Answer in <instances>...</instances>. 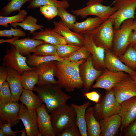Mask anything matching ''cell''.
Here are the masks:
<instances>
[{
	"instance_id": "cell-46",
	"label": "cell",
	"mask_w": 136,
	"mask_h": 136,
	"mask_svg": "<svg viewBox=\"0 0 136 136\" xmlns=\"http://www.w3.org/2000/svg\"><path fill=\"white\" fill-rule=\"evenodd\" d=\"M125 129L124 136H136V119Z\"/></svg>"
},
{
	"instance_id": "cell-6",
	"label": "cell",
	"mask_w": 136,
	"mask_h": 136,
	"mask_svg": "<svg viewBox=\"0 0 136 136\" xmlns=\"http://www.w3.org/2000/svg\"><path fill=\"white\" fill-rule=\"evenodd\" d=\"M103 2V0H89L86 3V7L70 12L82 18L89 15H93L106 20L115 12L117 9L115 6L104 5L102 4Z\"/></svg>"
},
{
	"instance_id": "cell-29",
	"label": "cell",
	"mask_w": 136,
	"mask_h": 136,
	"mask_svg": "<svg viewBox=\"0 0 136 136\" xmlns=\"http://www.w3.org/2000/svg\"><path fill=\"white\" fill-rule=\"evenodd\" d=\"M64 59L58 55L41 56L30 54L27 56L26 62L30 67H35L43 63L53 61L63 62Z\"/></svg>"
},
{
	"instance_id": "cell-32",
	"label": "cell",
	"mask_w": 136,
	"mask_h": 136,
	"mask_svg": "<svg viewBox=\"0 0 136 136\" xmlns=\"http://www.w3.org/2000/svg\"><path fill=\"white\" fill-rule=\"evenodd\" d=\"M46 5H50L66 9L70 6L67 0H32L30 2L27 8L29 9L38 8Z\"/></svg>"
},
{
	"instance_id": "cell-49",
	"label": "cell",
	"mask_w": 136,
	"mask_h": 136,
	"mask_svg": "<svg viewBox=\"0 0 136 136\" xmlns=\"http://www.w3.org/2000/svg\"><path fill=\"white\" fill-rule=\"evenodd\" d=\"M21 136H27L26 131L25 129H23L21 130Z\"/></svg>"
},
{
	"instance_id": "cell-45",
	"label": "cell",
	"mask_w": 136,
	"mask_h": 136,
	"mask_svg": "<svg viewBox=\"0 0 136 136\" xmlns=\"http://www.w3.org/2000/svg\"><path fill=\"white\" fill-rule=\"evenodd\" d=\"M83 94L86 98L96 103H98L100 99L101 95L95 91L84 92Z\"/></svg>"
},
{
	"instance_id": "cell-24",
	"label": "cell",
	"mask_w": 136,
	"mask_h": 136,
	"mask_svg": "<svg viewBox=\"0 0 136 136\" xmlns=\"http://www.w3.org/2000/svg\"><path fill=\"white\" fill-rule=\"evenodd\" d=\"M32 38L43 41L45 43L56 46L67 44L65 39L62 36L50 28H46L41 31L35 32L33 34Z\"/></svg>"
},
{
	"instance_id": "cell-42",
	"label": "cell",
	"mask_w": 136,
	"mask_h": 136,
	"mask_svg": "<svg viewBox=\"0 0 136 136\" xmlns=\"http://www.w3.org/2000/svg\"><path fill=\"white\" fill-rule=\"evenodd\" d=\"M26 35V33L21 29L17 27L13 28L11 27L9 30H0V36L1 37H6L8 38H11L12 36L24 37Z\"/></svg>"
},
{
	"instance_id": "cell-31",
	"label": "cell",
	"mask_w": 136,
	"mask_h": 136,
	"mask_svg": "<svg viewBox=\"0 0 136 136\" xmlns=\"http://www.w3.org/2000/svg\"><path fill=\"white\" fill-rule=\"evenodd\" d=\"M37 19L30 15L27 16L25 19L21 22L11 23L10 24L11 26L15 28H16L18 26H20L24 30L29 31V34H33L36 30H43V26L37 24Z\"/></svg>"
},
{
	"instance_id": "cell-2",
	"label": "cell",
	"mask_w": 136,
	"mask_h": 136,
	"mask_svg": "<svg viewBox=\"0 0 136 136\" xmlns=\"http://www.w3.org/2000/svg\"><path fill=\"white\" fill-rule=\"evenodd\" d=\"M58 85H47L35 87L33 89L46 106L47 112L50 113L63 105L72 97Z\"/></svg>"
},
{
	"instance_id": "cell-41",
	"label": "cell",
	"mask_w": 136,
	"mask_h": 136,
	"mask_svg": "<svg viewBox=\"0 0 136 136\" xmlns=\"http://www.w3.org/2000/svg\"><path fill=\"white\" fill-rule=\"evenodd\" d=\"M12 101L11 92L8 83L5 81L0 88V104H5Z\"/></svg>"
},
{
	"instance_id": "cell-53",
	"label": "cell",
	"mask_w": 136,
	"mask_h": 136,
	"mask_svg": "<svg viewBox=\"0 0 136 136\" xmlns=\"http://www.w3.org/2000/svg\"><path fill=\"white\" fill-rule=\"evenodd\" d=\"M132 46L136 50V44Z\"/></svg>"
},
{
	"instance_id": "cell-23",
	"label": "cell",
	"mask_w": 136,
	"mask_h": 136,
	"mask_svg": "<svg viewBox=\"0 0 136 136\" xmlns=\"http://www.w3.org/2000/svg\"><path fill=\"white\" fill-rule=\"evenodd\" d=\"M99 121L101 128L100 136H115L121 125L122 120L118 114H116Z\"/></svg>"
},
{
	"instance_id": "cell-55",
	"label": "cell",
	"mask_w": 136,
	"mask_h": 136,
	"mask_svg": "<svg viewBox=\"0 0 136 136\" xmlns=\"http://www.w3.org/2000/svg\"></svg>"
},
{
	"instance_id": "cell-8",
	"label": "cell",
	"mask_w": 136,
	"mask_h": 136,
	"mask_svg": "<svg viewBox=\"0 0 136 136\" xmlns=\"http://www.w3.org/2000/svg\"><path fill=\"white\" fill-rule=\"evenodd\" d=\"M113 4L117 10L108 18L113 20L114 29H119L125 20L135 18L136 0H115Z\"/></svg>"
},
{
	"instance_id": "cell-5",
	"label": "cell",
	"mask_w": 136,
	"mask_h": 136,
	"mask_svg": "<svg viewBox=\"0 0 136 136\" xmlns=\"http://www.w3.org/2000/svg\"><path fill=\"white\" fill-rule=\"evenodd\" d=\"M133 20L132 19H127L122 23L119 29H114L111 51L117 57L123 54L129 46L128 39L133 30Z\"/></svg>"
},
{
	"instance_id": "cell-47",
	"label": "cell",
	"mask_w": 136,
	"mask_h": 136,
	"mask_svg": "<svg viewBox=\"0 0 136 136\" xmlns=\"http://www.w3.org/2000/svg\"><path fill=\"white\" fill-rule=\"evenodd\" d=\"M8 76V72L7 68L5 67L1 66L0 67V88L6 80Z\"/></svg>"
},
{
	"instance_id": "cell-13",
	"label": "cell",
	"mask_w": 136,
	"mask_h": 136,
	"mask_svg": "<svg viewBox=\"0 0 136 136\" xmlns=\"http://www.w3.org/2000/svg\"><path fill=\"white\" fill-rule=\"evenodd\" d=\"M105 68L92 88H101L109 90L129 75L123 71L114 72Z\"/></svg>"
},
{
	"instance_id": "cell-19",
	"label": "cell",
	"mask_w": 136,
	"mask_h": 136,
	"mask_svg": "<svg viewBox=\"0 0 136 136\" xmlns=\"http://www.w3.org/2000/svg\"><path fill=\"white\" fill-rule=\"evenodd\" d=\"M121 104L118 114L122 120V129L126 128L136 119V96L125 101Z\"/></svg>"
},
{
	"instance_id": "cell-43",
	"label": "cell",
	"mask_w": 136,
	"mask_h": 136,
	"mask_svg": "<svg viewBox=\"0 0 136 136\" xmlns=\"http://www.w3.org/2000/svg\"><path fill=\"white\" fill-rule=\"evenodd\" d=\"M78 127L74 123L64 129L59 136H81Z\"/></svg>"
},
{
	"instance_id": "cell-27",
	"label": "cell",
	"mask_w": 136,
	"mask_h": 136,
	"mask_svg": "<svg viewBox=\"0 0 136 136\" xmlns=\"http://www.w3.org/2000/svg\"><path fill=\"white\" fill-rule=\"evenodd\" d=\"M85 119L88 136H100L101 133L100 125L99 121L94 116L93 107H89L85 112Z\"/></svg>"
},
{
	"instance_id": "cell-30",
	"label": "cell",
	"mask_w": 136,
	"mask_h": 136,
	"mask_svg": "<svg viewBox=\"0 0 136 136\" xmlns=\"http://www.w3.org/2000/svg\"><path fill=\"white\" fill-rule=\"evenodd\" d=\"M39 79V75L35 68L24 71L21 75L22 84L25 89L33 91Z\"/></svg>"
},
{
	"instance_id": "cell-44",
	"label": "cell",
	"mask_w": 136,
	"mask_h": 136,
	"mask_svg": "<svg viewBox=\"0 0 136 136\" xmlns=\"http://www.w3.org/2000/svg\"><path fill=\"white\" fill-rule=\"evenodd\" d=\"M11 127L10 123H4L0 121V128L2 130L6 136H15L21 132V130L16 131H13L11 128Z\"/></svg>"
},
{
	"instance_id": "cell-34",
	"label": "cell",
	"mask_w": 136,
	"mask_h": 136,
	"mask_svg": "<svg viewBox=\"0 0 136 136\" xmlns=\"http://www.w3.org/2000/svg\"><path fill=\"white\" fill-rule=\"evenodd\" d=\"M32 0H11L0 10L1 16H7L15 11H19L26 2Z\"/></svg>"
},
{
	"instance_id": "cell-40",
	"label": "cell",
	"mask_w": 136,
	"mask_h": 136,
	"mask_svg": "<svg viewBox=\"0 0 136 136\" xmlns=\"http://www.w3.org/2000/svg\"><path fill=\"white\" fill-rule=\"evenodd\" d=\"M41 14L48 20H51L57 15L58 7L50 5H46L39 7Z\"/></svg>"
},
{
	"instance_id": "cell-9",
	"label": "cell",
	"mask_w": 136,
	"mask_h": 136,
	"mask_svg": "<svg viewBox=\"0 0 136 136\" xmlns=\"http://www.w3.org/2000/svg\"><path fill=\"white\" fill-rule=\"evenodd\" d=\"M10 45V48L6 49V54L3 59L2 66L13 69L21 75L24 71L35 68L27 64V56H22L18 52L13 45L11 44Z\"/></svg>"
},
{
	"instance_id": "cell-14",
	"label": "cell",
	"mask_w": 136,
	"mask_h": 136,
	"mask_svg": "<svg viewBox=\"0 0 136 136\" xmlns=\"http://www.w3.org/2000/svg\"><path fill=\"white\" fill-rule=\"evenodd\" d=\"M19 119L22 122L27 136H38L39 133L36 110H28L22 103H20Z\"/></svg>"
},
{
	"instance_id": "cell-15",
	"label": "cell",
	"mask_w": 136,
	"mask_h": 136,
	"mask_svg": "<svg viewBox=\"0 0 136 136\" xmlns=\"http://www.w3.org/2000/svg\"><path fill=\"white\" fill-rule=\"evenodd\" d=\"M57 61H53L40 64L35 67L39 77L36 84L38 86L47 85H58L57 81L54 78Z\"/></svg>"
},
{
	"instance_id": "cell-7",
	"label": "cell",
	"mask_w": 136,
	"mask_h": 136,
	"mask_svg": "<svg viewBox=\"0 0 136 136\" xmlns=\"http://www.w3.org/2000/svg\"><path fill=\"white\" fill-rule=\"evenodd\" d=\"M113 20L108 18L90 33L96 44L105 50H112L114 31Z\"/></svg>"
},
{
	"instance_id": "cell-51",
	"label": "cell",
	"mask_w": 136,
	"mask_h": 136,
	"mask_svg": "<svg viewBox=\"0 0 136 136\" xmlns=\"http://www.w3.org/2000/svg\"><path fill=\"white\" fill-rule=\"evenodd\" d=\"M0 136H6L2 130L0 128Z\"/></svg>"
},
{
	"instance_id": "cell-16",
	"label": "cell",
	"mask_w": 136,
	"mask_h": 136,
	"mask_svg": "<svg viewBox=\"0 0 136 136\" xmlns=\"http://www.w3.org/2000/svg\"><path fill=\"white\" fill-rule=\"evenodd\" d=\"M83 36L84 45L87 48L92 54L94 67L99 70L105 68L104 59L105 50L103 47L96 44L90 33L85 34Z\"/></svg>"
},
{
	"instance_id": "cell-26",
	"label": "cell",
	"mask_w": 136,
	"mask_h": 136,
	"mask_svg": "<svg viewBox=\"0 0 136 136\" xmlns=\"http://www.w3.org/2000/svg\"><path fill=\"white\" fill-rule=\"evenodd\" d=\"M105 20L97 17L87 18L83 21L76 22L72 30L74 32L82 35L90 33Z\"/></svg>"
},
{
	"instance_id": "cell-11",
	"label": "cell",
	"mask_w": 136,
	"mask_h": 136,
	"mask_svg": "<svg viewBox=\"0 0 136 136\" xmlns=\"http://www.w3.org/2000/svg\"><path fill=\"white\" fill-rule=\"evenodd\" d=\"M19 37H14L8 39H1L0 43H8L12 44L17 51L24 56H27L33 53L39 45L45 42L43 41L31 38L29 37L19 39Z\"/></svg>"
},
{
	"instance_id": "cell-54",
	"label": "cell",
	"mask_w": 136,
	"mask_h": 136,
	"mask_svg": "<svg viewBox=\"0 0 136 136\" xmlns=\"http://www.w3.org/2000/svg\"><path fill=\"white\" fill-rule=\"evenodd\" d=\"M8 1H10L11 0H8Z\"/></svg>"
},
{
	"instance_id": "cell-12",
	"label": "cell",
	"mask_w": 136,
	"mask_h": 136,
	"mask_svg": "<svg viewBox=\"0 0 136 136\" xmlns=\"http://www.w3.org/2000/svg\"><path fill=\"white\" fill-rule=\"evenodd\" d=\"M112 89L116 99L120 104L136 96V83L129 75L115 85Z\"/></svg>"
},
{
	"instance_id": "cell-1",
	"label": "cell",
	"mask_w": 136,
	"mask_h": 136,
	"mask_svg": "<svg viewBox=\"0 0 136 136\" xmlns=\"http://www.w3.org/2000/svg\"><path fill=\"white\" fill-rule=\"evenodd\" d=\"M85 61H57L54 75L58 79V85L69 92H72L75 89H82L83 85L80 74L79 66Z\"/></svg>"
},
{
	"instance_id": "cell-36",
	"label": "cell",
	"mask_w": 136,
	"mask_h": 136,
	"mask_svg": "<svg viewBox=\"0 0 136 136\" xmlns=\"http://www.w3.org/2000/svg\"><path fill=\"white\" fill-rule=\"evenodd\" d=\"M57 16L61 18L64 25L70 30H72L76 22V16L69 13L66 9L58 7Z\"/></svg>"
},
{
	"instance_id": "cell-10",
	"label": "cell",
	"mask_w": 136,
	"mask_h": 136,
	"mask_svg": "<svg viewBox=\"0 0 136 136\" xmlns=\"http://www.w3.org/2000/svg\"><path fill=\"white\" fill-rule=\"evenodd\" d=\"M103 70H98L94 67L91 54L88 58L79 66V72L83 83V91L90 90L94 82L102 74Z\"/></svg>"
},
{
	"instance_id": "cell-38",
	"label": "cell",
	"mask_w": 136,
	"mask_h": 136,
	"mask_svg": "<svg viewBox=\"0 0 136 136\" xmlns=\"http://www.w3.org/2000/svg\"><path fill=\"white\" fill-rule=\"evenodd\" d=\"M91 54L84 45L81 47L68 57L64 59L63 62H74L87 60Z\"/></svg>"
},
{
	"instance_id": "cell-48",
	"label": "cell",
	"mask_w": 136,
	"mask_h": 136,
	"mask_svg": "<svg viewBox=\"0 0 136 136\" xmlns=\"http://www.w3.org/2000/svg\"><path fill=\"white\" fill-rule=\"evenodd\" d=\"M129 46H132L136 44V31H132L128 39Z\"/></svg>"
},
{
	"instance_id": "cell-50",
	"label": "cell",
	"mask_w": 136,
	"mask_h": 136,
	"mask_svg": "<svg viewBox=\"0 0 136 136\" xmlns=\"http://www.w3.org/2000/svg\"><path fill=\"white\" fill-rule=\"evenodd\" d=\"M135 15H136V13ZM133 31H136V19L133 20Z\"/></svg>"
},
{
	"instance_id": "cell-21",
	"label": "cell",
	"mask_w": 136,
	"mask_h": 136,
	"mask_svg": "<svg viewBox=\"0 0 136 136\" xmlns=\"http://www.w3.org/2000/svg\"><path fill=\"white\" fill-rule=\"evenodd\" d=\"M53 23L54 27L52 29L63 36L67 44L80 47L84 45L83 35L71 31L64 25L61 19L58 22L54 21Z\"/></svg>"
},
{
	"instance_id": "cell-20",
	"label": "cell",
	"mask_w": 136,
	"mask_h": 136,
	"mask_svg": "<svg viewBox=\"0 0 136 136\" xmlns=\"http://www.w3.org/2000/svg\"><path fill=\"white\" fill-rule=\"evenodd\" d=\"M104 64L105 68L111 71H123L131 76L136 75V71L125 64L111 50H105Z\"/></svg>"
},
{
	"instance_id": "cell-33",
	"label": "cell",
	"mask_w": 136,
	"mask_h": 136,
	"mask_svg": "<svg viewBox=\"0 0 136 136\" xmlns=\"http://www.w3.org/2000/svg\"><path fill=\"white\" fill-rule=\"evenodd\" d=\"M118 57L126 66L136 71V50L132 46H128L124 53Z\"/></svg>"
},
{
	"instance_id": "cell-37",
	"label": "cell",
	"mask_w": 136,
	"mask_h": 136,
	"mask_svg": "<svg viewBox=\"0 0 136 136\" xmlns=\"http://www.w3.org/2000/svg\"><path fill=\"white\" fill-rule=\"evenodd\" d=\"M33 53L36 55L41 56L58 55L56 46L46 43L38 46Z\"/></svg>"
},
{
	"instance_id": "cell-28",
	"label": "cell",
	"mask_w": 136,
	"mask_h": 136,
	"mask_svg": "<svg viewBox=\"0 0 136 136\" xmlns=\"http://www.w3.org/2000/svg\"><path fill=\"white\" fill-rule=\"evenodd\" d=\"M21 103L30 110H36L43 104V102L32 90L24 89L19 99Z\"/></svg>"
},
{
	"instance_id": "cell-17",
	"label": "cell",
	"mask_w": 136,
	"mask_h": 136,
	"mask_svg": "<svg viewBox=\"0 0 136 136\" xmlns=\"http://www.w3.org/2000/svg\"><path fill=\"white\" fill-rule=\"evenodd\" d=\"M20 108V104L18 102L0 104V120L3 123H10L12 127L19 124Z\"/></svg>"
},
{
	"instance_id": "cell-39",
	"label": "cell",
	"mask_w": 136,
	"mask_h": 136,
	"mask_svg": "<svg viewBox=\"0 0 136 136\" xmlns=\"http://www.w3.org/2000/svg\"><path fill=\"white\" fill-rule=\"evenodd\" d=\"M56 46L58 55L63 59L70 56L81 47L68 44H61Z\"/></svg>"
},
{
	"instance_id": "cell-25",
	"label": "cell",
	"mask_w": 136,
	"mask_h": 136,
	"mask_svg": "<svg viewBox=\"0 0 136 136\" xmlns=\"http://www.w3.org/2000/svg\"><path fill=\"white\" fill-rule=\"evenodd\" d=\"M91 104L90 101H87L81 105L74 103H72L70 105L75 112L76 115L75 124L78 127L81 136H88L85 114L87 109Z\"/></svg>"
},
{
	"instance_id": "cell-22",
	"label": "cell",
	"mask_w": 136,
	"mask_h": 136,
	"mask_svg": "<svg viewBox=\"0 0 136 136\" xmlns=\"http://www.w3.org/2000/svg\"><path fill=\"white\" fill-rule=\"evenodd\" d=\"M7 69L8 76L6 80L11 90L12 101L18 102L24 89L21 81V75L13 69Z\"/></svg>"
},
{
	"instance_id": "cell-18",
	"label": "cell",
	"mask_w": 136,
	"mask_h": 136,
	"mask_svg": "<svg viewBox=\"0 0 136 136\" xmlns=\"http://www.w3.org/2000/svg\"><path fill=\"white\" fill-rule=\"evenodd\" d=\"M36 111L39 132L38 136H55L51 117L47 110L45 104L43 103Z\"/></svg>"
},
{
	"instance_id": "cell-52",
	"label": "cell",
	"mask_w": 136,
	"mask_h": 136,
	"mask_svg": "<svg viewBox=\"0 0 136 136\" xmlns=\"http://www.w3.org/2000/svg\"><path fill=\"white\" fill-rule=\"evenodd\" d=\"M135 82L136 83V75L131 76Z\"/></svg>"
},
{
	"instance_id": "cell-4",
	"label": "cell",
	"mask_w": 136,
	"mask_h": 136,
	"mask_svg": "<svg viewBox=\"0 0 136 136\" xmlns=\"http://www.w3.org/2000/svg\"><path fill=\"white\" fill-rule=\"evenodd\" d=\"M121 108V104L116 99L112 89L107 91L99 102L93 107L94 116L98 121L118 114Z\"/></svg>"
},
{
	"instance_id": "cell-35",
	"label": "cell",
	"mask_w": 136,
	"mask_h": 136,
	"mask_svg": "<svg viewBox=\"0 0 136 136\" xmlns=\"http://www.w3.org/2000/svg\"><path fill=\"white\" fill-rule=\"evenodd\" d=\"M27 12L25 9H21L18 13L11 16H0V25L5 27L8 26V24L14 22H21L25 18Z\"/></svg>"
},
{
	"instance_id": "cell-3",
	"label": "cell",
	"mask_w": 136,
	"mask_h": 136,
	"mask_svg": "<svg viewBox=\"0 0 136 136\" xmlns=\"http://www.w3.org/2000/svg\"><path fill=\"white\" fill-rule=\"evenodd\" d=\"M50 113L56 136H59L64 129L75 123L76 115L75 111L70 105L66 103Z\"/></svg>"
}]
</instances>
